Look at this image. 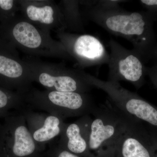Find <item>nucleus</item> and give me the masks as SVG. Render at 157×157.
<instances>
[{
  "instance_id": "nucleus-1",
  "label": "nucleus",
  "mask_w": 157,
  "mask_h": 157,
  "mask_svg": "<svg viewBox=\"0 0 157 157\" xmlns=\"http://www.w3.org/2000/svg\"><path fill=\"white\" fill-rule=\"evenodd\" d=\"M86 6L84 13L88 19L110 34L126 39L140 56L147 53L151 41L149 24L145 14L124 10L120 6L110 8L93 5Z\"/></svg>"
},
{
  "instance_id": "nucleus-2",
  "label": "nucleus",
  "mask_w": 157,
  "mask_h": 157,
  "mask_svg": "<svg viewBox=\"0 0 157 157\" xmlns=\"http://www.w3.org/2000/svg\"><path fill=\"white\" fill-rule=\"evenodd\" d=\"M0 39L32 56L70 59L64 45L52 39L49 31L22 16L17 15L8 22L0 24Z\"/></svg>"
},
{
  "instance_id": "nucleus-3",
  "label": "nucleus",
  "mask_w": 157,
  "mask_h": 157,
  "mask_svg": "<svg viewBox=\"0 0 157 157\" xmlns=\"http://www.w3.org/2000/svg\"><path fill=\"white\" fill-rule=\"evenodd\" d=\"M92 118L89 148L93 157H116L118 143L125 131L127 118L107 101L95 107Z\"/></svg>"
},
{
  "instance_id": "nucleus-4",
  "label": "nucleus",
  "mask_w": 157,
  "mask_h": 157,
  "mask_svg": "<svg viewBox=\"0 0 157 157\" xmlns=\"http://www.w3.org/2000/svg\"><path fill=\"white\" fill-rule=\"evenodd\" d=\"M29 109H40L66 118L91 114L95 106L87 93L31 89L24 95Z\"/></svg>"
},
{
  "instance_id": "nucleus-5",
  "label": "nucleus",
  "mask_w": 157,
  "mask_h": 157,
  "mask_svg": "<svg viewBox=\"0 0 157 157\" xmlns=\"http://www.w3.org/2000/svg\"><path fill=\"white\" fill-rule=\"evenodd\" d=\"M24 59L30 69L33 82H38L48 90L88 93L93 88L85 79L83 71L45 63L29 57Z\"/></svg>"
},
{
  "instance_id": "nucleus-6",
  "label": "nucleus",
  "mask_w": 157,
  "mask_h": 157,
  "mask_svg": "<svg viewBox=\"0 0 157 157\" xmlns=\"http://www.w3.org/2000/svg\"><path fill=\"white\" fill-rule=\"evenodd\" d=\"M0 157H45L32 137L22 111L0 123Z\"/></svg>"
},
{
  "instance_id": "nucleus-7",
  "label": "nucleus",
  "mask_w": 157,
  "mask_h": 157,
  "mask_svg": "<svg viewBox=\"0 0 157 157\" xmlns=\"http://www.w3.org/2000/svg\"><path fill=\"white\" fill-rule=\"evenodd\" d=\"M30 69L17 49L0 39V86L25 95L32 88Z\"/></svg>"
},
{
  "instance_id": "nucleus-8",
  "label": "nucleus",
  "mask_w": 157,
  "mask_h": 157,
  "mask_svg": "<svg viewBox=\"0 0 157 157\" xmlns=\"http://www.w3.org/2000/svg\"><path fill=\"white\" fill-rule=\"evenodd\" d=\"M70 60L85 68L101 66L109 61V54L100 39L92 35H76L65 31L56 33Z\"/></svg>"
},
{
  "instance_id": "nucleus-9",
  "label": "nucleus",
  "mask_w": 157,
  "mask_h": 157,
  "mask_svg": "<svg viewBox=\"0 0 157 157\" xmlns=\"http://www.w3.org/2000/svg\"><path fill=\"white\" fill-rule=\"evenodd\" d=\"M109 45L107 81H127L139 87L144 73L141 57L134 49L126 48L113 38L109 39Z\"/></svg>"
},
{
  "instance_id": "nucleus-10",
  "label": "nucleus",
  "mask_w": 157,
  "mask_h": 157,
  "mask_svg": "<svg viewBox=\"0 0 157 157\" xmlns=\"http://www.w3.org/2000/svg\"><path fill=\"white\" fill-rule=\"evenodd\" d=\"M22 16L48 31L57 33L67 29L64 17L59 5L51 1H18Z\"/></svg>"
},
{
  "instance_id": "nucleus-11",
  "label": "nucleus",
  "mask_w": 157,
  "mask_h": 157,
  "mask_svg": "<svg viewBox=\"0 0 157 157\" xmlns=\"http://www.w3.org/2000/svg\"><path fill=\"white\" fill-rule=\"evenodd\" d=\"M22 112L35 143L45 151L46 144L60 136L64 119L55 114L35 112L28 108Z\"/></svg>"
},
{
  "instance_id": "nucleus-12",
  "label": "nucleus",
  "mask_w": 157,
  "mask_h": 157,
  "mask_svg": "<svg viewBox=\"0 0 157 157\" xmlns=\"http://www.w3.org/2000/svg\"><path fill=\"white\" fill-rule=\"evenodd\" d=\"M92 118L81 117L72 123L64 125L58 144L62 148L81 157H93L89 148Z\"/></svg>"
},
{
  "instance_id": "nucleus-13",
  "label": "nucleus",
  "mask_w": 157,
  "mask_h": 157,
  "mask_svg": "<svg viewBox=\"0 0 157 157\" xmlns=\"http://www.w3.org/2000/svg\"><path fill=\"white\" fill-rule=\"evenodd\" d=\"M126 117V128L118 143L116 157H151L142 140L138 123Z\"/></svg>"
},
{
  "instance_id": "nucleus-14",
  "label": "nucleus",
  "mask_w": 157,
  "mask_h": 157,
  "mask_svg": "<svg viewBox=\"0 0 157 157\" xmlns=\"http://www.w3.org/2000/svg\"><path fill=\"white\" fill-rule=\"evenodd\" d=\"M27 108L24 95L0 86V120Z\"/></svg>"
},
{
  "instance_id": "nucleus-15",
  "label": "nucleus",
  "mask_w": 157,
  "mask_h": 157,
  "mask_svg": "<svg viewBox=\"0 0 157 157\" xmlns=\"http://www.w3.org/2000/svg\"><path fill=\"white\" fill-rule=\"evenodd\" d=\"M64 17L67 29L74 32L84 31L78 1H63L59 5Z\"/></svg>"
},
{
  "instance_id": "nucleus-16",
  "label": "nucleus",
  "mask_w": 157,
  "mask_h": 157,
  "mask_svg": "<svg viewBox=\"0 0 157 157\" xmlns=\"http://www.w3.org/2000/svg\"><path fill=\"white\" fill-rule=\"evenodd\" d=\"M19 11L18 1L0 0V24L10 21Z\"/></svg>"
},
{
  "instance_id": "nucleus-17",
  "label": "nucleus",
  "mask_w": 157,
  "mask_h": 157,
  "mask_svg": "<svg viewBox=\"0 0 157 157\" xmlns=\"http://www.w3.org/2000/svg\"><path fill=\"white\" fill-rule=\"evenodd\" d=\"M45 157H81L68 151L58 144H52L45 151Z\"/></svg>"
},
{
  "instance_id": "nucleus-18",
  "label": "nucleus",
  "mask_w": 157,
  "mask_h": 157,
  "mask_svg": "<svg viewBox=\"0 0 157 157\" xmlns=\"http://www.w3.org/2000/svg\"><path fill=\"white\" fill-rule=\"evenodd\" d=\"M140 2L144 6H153L157 5V0H141Z\"/></svg>"
},
{
  "instance_id": "nucleus-19",
  "label": "nucleus",
  "mask_w": 157,
  "mask_h": 157,
  "mask_svg": "<svg viewBox=\"0 0 157 157\" xmlns=\"http://www.w3.org/2000/svg\"></svg>"
}]
</instances>
